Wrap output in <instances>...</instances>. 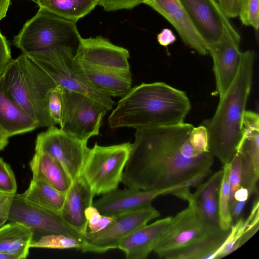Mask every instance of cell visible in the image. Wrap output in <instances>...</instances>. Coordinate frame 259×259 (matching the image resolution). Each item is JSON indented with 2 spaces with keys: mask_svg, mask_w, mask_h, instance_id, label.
<instances>
[{
  "mask_svg": "<svg viewBox=\"0 0 259 259\" xmlns=\"http://www.w3.org/2000/svg\"><path fill=\"white\" fill-rule=\"evenodd\" d=\"M194 126L136 128L122 183L127 188L154 191L174 187L211 172L213 156L191 144Z\"/></svg>",
  "mask_w": 259,
  "mask_h": 259,
  "instance_id": "cell-1",
  "label": "cell"
},
{
  "mask_svg": "<svg viewBox=\"0 0 259 259\" xmlns=\"http://www.w3.org/2000/svg\"><path fill=\"white\" fill-rule=\"evenodd\" d=\"M185 92L163 82L132 88L108 118L111 128L175 125L184 122L191 109Z\"/></svg>",
  "mask_w": 259,
  "mask_h": 259,
  "instance_id": "cell-2",
  "label": "cell"
},
{
  "mask_svg": "<svg viewBox=\"0 0 259 259\" xmlns=\"http://www.w3.org/2000/svg\"><path fill=\"white\" fill-rule=\"evenodd\" d=\"M255 56L252 50L241 52L236 77L220 97L212 117L203 124L207 131L208 151L223 165L232 161L242 138V123L251 89Z\"/></svg>",
  "mask_w": 259,
  "mask_h": 259,
  "instance_id": "cell-3",
  "label": "cell"
},
{
  "mask_svg": "<svg viewBox=\"0 0 259 259\" xmlns=\"http://www.w3.org/2000/svg\"><path fill=\"white\" fill-rule=\"evenodd\" d=\"M1 77L6 91L38 127L55 125L49 114L48 97L58 84L41 68L22 54L12 59Z\"/></svg>",
  "mask_w": 259,
  "mask_h": 259,
  "instance_id": "cell-4",
  "label": "cell"
},
{
  "mask_svg": "<svg viewBox=\"0 0 259 259\" xmlns=\"http://www.w3.org/2000/svg\"><path fill=\"white\" fill-rule=\"evenodd\" d=\"M82 38L76 22L39 7L14 36L13 44L27 55L63 49L77 51Z\"/></svg>",
  "mask_w": 259,
  "mask_h": 259,
  "instance_id": "cell-5",
  "label": "cell"
},
{
  "mask_svg": "<svg viewBox=\"0 0 259 259\" xmlns=\"http://www.w3.org/2000/svg\"><path fill=\"white\" fill-rule=\"evenodd\" d=\"M188 206L172 217L154 252L161 258L175 259L182 251L207 239L220 229L209 221L192 198Z\"/></svg>",
  "mask_w": 259,
  "mask_h": 259,
  "instance_id": "cell-6",
  "label": "cell"
},
{
  "mask_svg": "<svg viewBox=\"0 0 259 259\" xmlns=\"http://www.w3.org/2000/svg\"><path fill=\"white\" fill-rule=\"evenodd\" d=\"M132 143L110 146L95 143L90 148L81 176L95 195H103L118 188L129 158Z\"/></svg>",
  "mask_w": 259,
  "mask_h": 259,
  "instance_id": "cell-7",
  "label": "cell"
},
{
  "mask_svg": "<svg viewBox=\"0 0 259 259\" xmlns=\"http://www.w3.org/2000/svg\"><path fill=\"white\" fill-rule=\"evenodd\" d=\"M76 51L63 49L26 56L64 90L85 95L111 110L115 102L86 80L74 66Z\"/></svg>",
  "mask_w": 259,
  "mask_h": 259,
  "instance_id": "cell-8",
  "label": "cell"
},
{
  "mask_svg": "<svg viewBox=\"0 0 259 259\" xmlns=\"http://www.w3.org/2000/svg\"><path fill=\"white\" fill-rule=\"evenodd\" d=\"M110 110L80 93L64 89L60 128L79 139L88 141L99 134L103 117Z\"/></svg>",
  "mask_w": 259,
  "mask_h": 259,
  "instance_id": "cell-9",
  "label": "cell"
},
{
  "mask_svg": "<svg viewBox=\"0 0 259 259\" xmlns=\"http://www.w3.org/2000/svg\"><path fill=\"white\" fill-rule=\"evenodd\" d=\"M113 216L112 222L104 229L96 232L87 231L81 240L80 248L83 252L103 253L118 248L124 237L160 216V212L152 205Z\"/></svg>",
  "mask_w": 259,
  "mask_h": 259,
  "instance_id": "cell-10",
  "label": "cell"
},
{
  "mask_svg": "<svg viewBox=\"0 0 259 259\" xmlns=\"http://www.w3.org/2000/svg\"><path fill=\"white\" fill-rule=\"evenodd\" d=\"M79 139L54 125L39 134L35 152L46 153L59 162L73 181L81 176L90 148Z\"/></svg>",
  "mask_w": 259,
  "mask_h": 259,
  "instance_id": "cell-11",
  "label": "cell"
},
{
  "mask_svg": "<svg viewBox=\"0 0 259 259\" xmlns=\"http://www.w3.org/2000/svg\"><path fill=\"white\" fill-rule=\"evenodd\" d=\"M8 220L30 229L33 240L51 234H64L82 240L83 235L69 225L59 212L40 208L26 201L16 194Z\"/></svg>",
  "mask_w": 259,
  "mask_h": 259,
  "instance_id": "cell-12",
  "label": "cell"
},
{
  "mask_svg": "<svg viewBox=\"0 0 259 259\" xmlns=\"http://www.w3.org/2000/svg\"><path fill=\"white\" fill-rule=\"evenodd\" d=\"M241 36L234 26L227 28L217 41L207 45V51L213 60L216 94L220 97L229 88L238 73L241 52Z\"/></svg>",
  "mask_w": 259,
  "mask_h": 259,
  "instance_id": "cell-13",
  "label": "cell"
},
{
  "mask_svg": "<svg viewBox=\"0 0 259 259\" xmlns=\"http://www.w3.org/2000/svg\"><path fill=\"white\" fill-rule=\"evenodd\" d=\"M128 51L102 36L82 38L74 60L109 69L130 71Z\"/></svg>",
  "mask_w": 259,
  "mask_h": 259,
  "instance_id": "cell-14",
  "label": "cell"
},
{
  "mask_svg": "<svg viewBox=\"0 0 259 259\" xmlns=\"http://www.w3.org/2000/svg\"><path fill=\"white\" fill-rule=\"evenodd\" d=\"M207 46L219 40L233 25L217 0H180Z\"/></svg>",
  "mask_w": 259,
  "mask_h": 259,
  "instance_id": "cell-15",
  "label": "cell"
},
{
  "mask_svg": "<svg viewBox=\"0 0 259 259\" xmlns=\"http://www.w3.org/2000/svg\"><path fill=\"white\" fill-rule=\"evenodd\" d=\"M185 184L154 191H144L130 188L124 189L117 188L102 195L93 203V205L102 214L113 216L150 206L152 200L157 196L170 194L174 190L184 186Z\"/></svg>",
  "mask_w": 259,
  "mask_h": 259,
  "instance_id": "cell-16",
  "label": "cell"
},
{
  "mask_svg": "<svg viewBox=\"0 0 259 259\" xmlns=\"http://www.w3.org/2000/svg\"><path fill=\"white\" fill-rule=\"evenodd\" d=\"M176 29L183 42L200 55L208 54L207 47L180 0H145Z\"/></svg>",
  "mask_w": 259,
  "mask_h": 259,
  "instance_id": "cell-17",
  "label": "cell"
},
{
  "mask_svg": "<svg viewBox=\"0 0 259 259\" xmlns=\"http://www.w3.org/2000/svg\"><path fill=\"white\" fill-rule=\"evenodd\" d=\"M172 218L167 217L135 230L120 241L118 248L127 259L147 258L164 234Z\"/></svg>",
  "mask_w": 259,
  "mask_h": 259,
  "instance_id": "cell-18",
  "label": "cell"
},
{
  "mask_svg": "<svg viewBox=\"0 0 259 259\" xmlns=\"http://www.w3.org/2000/svg\"><path fill=\"white\" fill-rule=\"evenodd\" d=\"M74 66L86 80L103 94L122 97L132 88L130 71H122L89 65L75 61Z\"/></svg>",
  "mask_w": 259,
  "mask_h": 259,
  "instance_id": "cell-19",
  "label": "cell"
},
{
  "mask_svg": "<svg viewBox=\"0 0 259 259\" xmlns=\"http://www.w3.org/2000/svg\"><path fill=\"white\" fill-rule=\"evenodd\" d=\"M94 196L90 185L80 176L73 181L65 194V201L60 212L65 221L83 235L88 229L85 210L93 204Z\"/></svg>",
  "mask_w": 259,
  "mask_h": 259,
  "instance_id": "cell-20",
  "label": "cell"
},
{
  "mask_svg": "<svg viewBox=\"0 0 259 259\" xmlns=\"http://www.w3.org/2000/svg\"><path fill=\"white\" fill-rule=\"evenodd\" d=\"M38 127L36 122L6 91L0 76V130L9 138Z\"/></svg>",
  "mask_w": 259,
  "mask_h": 259,
  "instance_id": "cell-21",
  "label": "cell"
},
{
  "mask_svg": "<svg viewBox=\"0 0 259 259\" xmlns=\"http://www.w3.org/2000/svg\"><path fill=\"white\" fill-rule=\"evenodd\" d=\"M32 177L40 178L57 190L66 194L73 180L56 159L41 152H35L29 162Z\"/></svg>",
  "mask_w": 259,
  "mask_h": 259,
  "instance_id": "cell-22",
  "label": "cell"
},
{
  "mask_svg": "<svg viewBox=\"0 0 259 259\" xmlns=\"http://www.w3.org/2000/svg\"><path fill=\"white\" fill-rule=\"evenodd\" d=\"M32 240V231L21 224L10 222L0 227V252L10 254L16 259L27 257Z\"/></svg>",
  "mask_w": 259,
  "mask_h": 259,
  "instance_id": "cell-23",
  "label": "cell"
},
{
  "mask_svg": "<svg viewBox=\"0 0 259 259\" xmlns=\"http://www.w3.org/2000/svg\"><path fill=\"white\" fill-rule=\"evenodd\" d=\"M18 195L36 206L60 212L63 206L65 194L61 193L45 180L32 177L29 187Z\"/></svg>",
  "mask_w": 259,
  "mask_h": 259,
  "instance_id": "cell-24",
  "label": "cell"
},
{
  "mask_svg": "<svg viewBox=\"0 0 259 259\" xmlns=\"http://www.w3.org/2000/svg\"><path fill=\"white\" fill-rule=\"evenodd\" d=\"M223 174L222 168L213 174L206 182L198 184L192 194L193 199L204 215L218 226V199Z\"/></svg>",
  "mask_w": 259,
  "mask_h": 259,
  "instance_id": "cell-25",
  "label": "cell"
},
{
  "mask_svg": "<svg viewBox=\"0 0 259 259\" xmlns=\"http://www.w3.org/2000/svg\"><path fill=\"white\" fill-rule=\"evenodd\" d=\"M35 1L39 7L76 22L90 14L98 4V0Z\"/></svg>",
  "mask_w": 259,
  "mask_h": 259,
  "instance_id": "cell-26",
  "label": "cell"
},
{
  "mask_svg": "<svg viewBox=\"0 0 259 259\" xmlns=\"http://www.w3.org/2000/svg\"><path fill=\"white\" fill-rule=\"evenodd\" d=\"M223 174L219 194L218 215L220 228L227 230L231 229L233 223L229 209V163L223 165Z\"/></svg>",
  "mask_w": 259,
  "mask_h": 259,
  "instance_id": "cell-27",
  "label": "cell"
},
{
  "mask_svg": "<svg viewBox=\"0 0 259 259\" xmlns=\"http://www.w3.org/2000/svg\"><path fill=\"white\" fill-rule=\"evenodd\" d=\"M82 245L81 240L64 234H51L32 240L30 247L51 249H77Z\"/></svg>",
  "mask_w": 259,
  "mask_h": 259,
  "instance_id": "cell-28",
  "label": "cell"
},
{
  "mask_svg": "<svg viewBox=\"0 0 259 259\" xmlns=\"http://www.w3.org/2000/svg\"><path fill=\"white\" fill-rule=\"evenodd\" d=\"M238 17L242 25L250 26L257 32L259 27V0H241Z\"/></svg>",
  "mask_w": 259,
  "mask_h": 259,
  "instance_id": "cell-29",
  "label": "cell"
},
{
  "mask_svg": "<svg viewBox=\"0 0 259 259\" xmlns=\"http://www.w3.org/2000/svg\"><path fill=\"white\" fill-rule=\"evenodd\" d=\"M64 89L59 85L53 88L48 97V109L54 124H61L63 109Z\"/></svg>",
  "mask_w": 259,
  "mask_h": 259,
  "instance_id": "cell-30",
  "label": "cell"
},
{
  "mask_svg": "<svg viewBox=\"0 0 259 259\" xmlns=\"http://www.w3.org/2000/svg\"><path fill=\"white\" fill-rule=\"evenodd\" d=\"M85 217L88 222L87 231L93 233L104 229L113 219V216L102 214L93 204L85 209Z\"/></svg>",
  "mask_w": 259,
  "mask_h": 259,
  "instance_id": "cell-31",
  "label": "cell"
},
{
  "mask_svg": "<svg viewBox=\"0 0 259 259\" xmlns=\"http://www.w3.org/2000/svg\"><path fill=\"white\" fill-rule=\"evenodd\" d=\"M17 182L9 164L0 158V194H17Z\"/></svg>",
  "mask_w": 259,
  "mask_h": 259,
  "instance_id": "cell-32",
  "label": "cell"
},
{
  "mask_svg": "<svg viewBox=\"0 0 259 259\" xmlns=\"http://www.w3.org/2000/svg\"><path fill=\"white\" fill-rule=\"evenodd\" d=\"M230 187L229 208L233 200L235 191L241 187V154L237 152L229 163Z\"/></svg>",
  "mask_w": 259,
  "mask_h": 259,
  "instance_id": "cell-33",
  "label": "cell"
},
{
  "mask_svg": "<svg viewBox=\"0 0 259 259\" xmlns=\"http://www.w3.org/2000/svg\"><path fill=\"white\" fill-rule=\"evenodd\" d=\"M189 140L191 145L199 152H209L207 131L203 124L193 127L189 136Z\"/></svg>",
  "mask_w": 259,
  "mask_h": 259,
  "instance_id": "cell-34",
  "label": "cell"
},
{
  "mask_svg": "<svg viewBox=\"0 0 259 259\" xmlns=\"http://www.w3.org/2000/svg\"><path fill=\"white\" fill-rule=\"evenodd\" d=\"M145 0H98V5L107 12L131 9L143 4Z\"/></svg>",
  "mask_w": 259,
  "mask_h": 259,
  "instance_id": "cell-35",
  "label": "cell"
},
{
  "mask_svg": "<svg viewBox=\"0 0 259 259\" xmlns=\"http://www.w3.org/2000/svg\"><path fill=\"white\" fill-rule=\"evenodd\" d=\"M11 60L9 42L0 30V76Z\"/></svg>",
  "mask_w": 259,
  "mask_h": 259,
  "instance_id": "cell-36",
  "label": "cell"
},
{
  "mask_svg": "<svg viewBox=\"0 0 259 259\" xmlns=\"http://www.w3.org/2000/svg\"><path fill=\"white\" fill-rule=\"evenodd\" d=\"M16 194H0V227L8 220L13 200Z\"/></svg>",
  "mask_w": 259,
  "mask_h": 259,
  "instance_id": "cell-37",
  "label": "cell"
},
{
  "mask_svg": "<svg viewBox=\"0 0 259 259\" xmlns=\"http://www.w3.org/2000/svg\"><path fill=\"white\" fill-rule=\"evenodd\" d=\"M241 0H217L222 10L229 19L238 17Z\"/></svg>",
  "mask_w": 259,
  "mask_h": 259,
  "instance_id": "cell-38",
  "label": "cell"
},
{
  "mask_svg": "<svg viewBox=\"0 0 259 259\" xmlns=\"http://www.w3.org/2000/svg\"><path fill=\"white\" fill-rule=\"evenodd\" d=\"M158 42L162 46L167 47L174 44L177 37L173 31L169 28H163L157 35Z\"/></svg>",
  "mask_w": 259,
  "mask_h": 259,
  "instance_id": "cell-39",
  "label": "cell"
},
{
  "mask_svg": "<svg viewBox=\"0 0 259 259\" xmlns=\"http://www.w3.org/2000/svg\"><path fill=\"white\" fill-rule=\"evenodd\" d=\"M249 196V194L247 189L244 187H240L235 191L233 196V202L230 205V208L236 201L246 202Z\"/></svg>",
  "mask_w": 259,
  "mask_h": 259,
  "instance_id": "cell-40",
  "label": "cell"
},
{
  "mask_svg": "<svg viewBox=\"0 0 259 259\" xmlns=\"http://www.w3.org/2000/svg\"><path fill=\"white\" fill-rule=\"evenodd\" d=\"M11 0H0V21L6 16Z\"/></svg>",
  "mask_w": 259,
  "mask_h": 259,
  "instance_id": "cell-41",
  "label": "cell"
},
{
  "mask_svg": "<svg viewBox=\"0 0 259 259\" xmlns=\"http://www.w3.org/2000/svg\"><path fill=\"white\" fill-rule=\"evenodd\" d=\"M9 143V137L0 130V151L3 150Z\"/></svg>",
  "mask_w": 259,
  "mask_h": 259,
  "instance_id": "cell-42",
  "label": "cell"
},
{
  "mask_svg": "<svg viewBox=\"0 0 259 259\" xmlns=\"http://www.w3.org/2000/svg\"><path fill=\"white\" fill-rule=\"evenodd\" d=\"M0 259H16L15 256L13 255L5 253V252H0Z\"/></svg>",
  "mask_w": 259,
  "mask_h": 259,
  "instance_id": "cell-43",
  "label": "cell"
}]
</instances>
